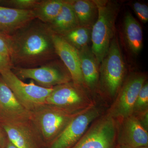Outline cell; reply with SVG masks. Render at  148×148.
<instances>
[{"mask_svg":"<svg viewBox=\"0 0 148 148\" xmlns=\"http://www.w3.org/2000/svg\"><path fill=\"white\" fill-rule=\"evenodd\" d=\"M145 82L146 77L143 75H134L127 80L114 104V115L124 119L132 115L138 94Z\"/></svg>","mask_w":148,"mask_h":148,"instance_id":"obj_10","label":"cell"},{"mask_svg":"<svg viewBox=\"0 0 148 148\" xmlns=\"http://www.w3.org/2000/svg\"><path fill=\"white\" fill-rule=\"evenodd\" d=\"M0 75L18 102L31 112L46 105L47 98L54 87H42L36 84L33 80L29 83L24 82L16 76L12 69L4 71Z\"/></svg>","mask_w":148,"mask_h":148,"instance_id":"obj_4","label":"cell"},{"mask_svg":"<svg viewBox=\"0 0 148 148\" xmlns=\"http://www.w3.org/2000/svg\"><path fill=\"white\" fill-rule=\"evenodd\" d=\"M47 25L53 34L60 36L79 27L70 0H65L62 9L58 16Z\"/></svg>","mask_w":148,"mask_h":148,"instance_id":"obj_16","label":"cell"},{"mask_svg":"<svg viewBox=\"0 0 148 148\" xmlns=\"http://www.w3.org/2000/svg\"><path fill=\"white\" fill-rule=\"evenodd\" d=\"M55 61L53 60L36 68L14 67L12 70L20 79H31L40 86L51 88L70 82L71 80V75Z\"/></svg>","mask_w":148,"mask_h":148,"instance_id":"obj_6","label":"cell"},{"mask_svg":"<svg viewBox=\"0 0 148 148\" xmlns=\"http://www.w3.org/2000/svg\"><path fill=\"white\" fill-rule=\"evenodd\" d=\"M53 40L56 53L69 71L73 83L80 86L84 82L81 70L79 51L60 35L53 34Z\"/></svg>","mask_w":148,"mask_h":148,"instance_id":"obj_12","label":"cell"},{"mask_svg":"<svg viewBox=\"0 0 148 148\" xmlns=\"http://www.w3.org/2000/svg\"><path fill=\"white\" fill-rule=\"evenodd\" d=\"M11 46V36L0 34V53L10 57Z\"/></svg>","mask_w":148,"mask_h":148,"instance_id":"obj_25","label":"cell"},{"mask_svg":"<svg viewBox=\"0 0 148 148\" xmlns=\"http://www.w3.org/2000/svg\"><path fill=\"white\" fill-rule=\"evenodd\" d=\"M80 87L70 82L56 86L47 98L46 105L73 111L94 106Z\"/></svg>","mask_w":148,"mask_h":148,"instance_id":"obj_8","label":"cell"},{"mask_svg":"<svg viewBox=\"0 0 148 148\" xmlns=\"http://www.w3.org/2000/svg\"><path fill=\"white\" fill-rule=\"evenodd\" d=\"M78 51L84 82L89 87H94L97 84L99 79V64L91 48L88 46Z\"/></svg>","mask_w":148,"mask_h":148,"instance_id":"obj_18","label":"cell"},{"mask_svg":"<svg viewBox=\"0 0 148 148\" xmlns=\"http://www.w3.org/2000/svg\"><path fill=\"white\" fill-rule=\"evenodd\" d=\"M8 140L17 148H37L36 132L29 122H3L0 123Z\"/></svg>","mask_w":148,"mask_h":148,"instance_id":"obj_13","label":"cell"},{"mask_svg":"<svg viewBox=\"0 0 148 148\" xmlns=\"http://www.w3.org/2000/svg\"><path fill=\"white\" fill-rule=\"evenodd\" d=\"M5 133L0 127V147L2 148L6 142L5 138Z\"/></svg>","mask_w":148,"mask_h":148,"instance_id":"obj_27","label":"cell"},{"mask_svg":"<svg viewBox=\"0 0 148 148\" xmlns=\"http://www.w3.org/2000/svg\"><path fill=\"white\" fill-rule=\"evenodd\" d=\"M120 48L117 37L115 36L108 53L100 64L101 82L112 96L115 95L119 90L125 74V64Z\"/></svg>","mask_w":148,"mask_h":148,"instance_id":"obj_5","label":"cell"},{"mask_svg":"<svg viewBox=\"0 0 148 148\" xmlns=\"http://www.w3.org/2000/svg\"><path fill=\"white\" fill-rule=\"evenodd\" d=\"M64 2L65 0H38L32 10L36 19L49 24L60 13Z\"/></svg>","mask_w":148,"mask_h":148,"instance_id":"obj_20","label":"cell"},{"mask_svg":"<svg viewBox=\"0 0 148 148\" xmlns=\"http://www.w3.org/2000/svg\"><path fill=\"white\" fill-rule=\"evenodd\" d=\"M89 109L73 111L45 105L32 112L31 123L37 135L52 143L73 119Z\"/></svg>","mask_w":148,"mask_h":148,"instance_id":"obj_3","label":"cell"},{"mask_svg":"<svg viewBox=\"0 0 148 148\" xmlns=\"http://www.w3.org/2000/svg\"><path fill=\"white\" fill-rule=\"evenodd\" d=\"M32 112L18 102L0 77V123L31 122Z\"/></svg>","mask_w":148,"mask_h":148,"instance_id":"obj_11","label":"cell"},{"mask_svg":"<svg viewBox=\"0 0 148 148\" xmlns=\"http://www.w3.org/2000/svg\"><path fill=\"white\" fill-rule=\"evenodd\" d=\"M119 143L125 148L148 147L147 131L136 117L131 115L125 119Z\"/></svg>","mask_w":148,"mask_h":148,"instance_id":"obj_14","label":"cell"},{"mask_svg":"<svg viewBox=\"0 0 148 148\" xmlns=\"http://www.w3.org/2000/svg\"><path fill=\"white\" fill-rule=\"evenodd\" d=\"M118 148H124L123 147H121V146H119V147H118Z\"/></svg>","mask_w":148,"mask_h":148,"instance_id":"obj_30","label":"cell"},{"mask_svg":"<svg viewBox=\"0 0 148 148\" xmlns=\"http://www.w3.org/2000/svg\"><path fill=\"white\" fill-rule=\"evenodd\" d=\"M91 28L78 27L61 36L78 50L87 46L91 39Z\"/></svg>","mask_w":148,"mask_h":148,"instance_id":"obj_21","label":"cell"},{"mask_svg":"<svg viewBox=\"0 0 148 148\" xmlns=\"http://www.w3.org/2000/svg\"><path fill=\"white\" fill-rule=\"evenodd\" d=\"M132 8L139 19L144 23L148 21V7L147 5L136 2L132 4Z\"/></svg>","mask_w":148,"mask_h":148,"instance_id":"obj_24","label":"cell"},{"mask_svg":"<svg viewBox=\"0 0 148 148\" xmlns=\"http://www.w3.org/2000/svg\"><path fill=\"white\" fill-rule=\"evenodd\" d=\"M53 33L37 19L11 36L10 58L13 67L34 68L55 60Z\"/></svg>","mask_w":148,"mask_h":148,"instance_id":"obj_1","label":"cell"},{"mask_svg":"<svg viewBox=\"0 0 148 148\" xmlns=\"http://www.w3.org/2000/svg\"><path fill=\"white\" fill-rule=\"evenodd\" d=\"M13 68L10 57L0 53V74L2 72Z\"/></svg>","mask_w":148,"mask_h":148,"instance_id":"obj_26","label":"cell"},{"mask_svg":"<svg viewBox=\"0 0 148 148\" xmlns=\"http://www.w3.org/2000/svg\"><path fill=\"white\" fill-rule=\"evenodd\" d=\"M148 104V84L145 82L141 88L135 102L134 111L143 110L147 107Z\"/></svg>","mask_w":148,"mask_h":148,"instance_id":"obj_23","label":"cell"},{"mask_svg":"<svg viewBox=\"0 0 148 148\" xmlns=\"http://www.w3.org/2000/svg\"><path fill=\"white\" fill-rule=\"evenodd\" d=\"M94 1L98 8V16L91 29V49L100 65L115 36L116 20L120 5L112 1Z\"/></svg>","mask_w":148,"mask_h":148,"instance_id":"obj_2","label":"cell"},{"mask_svg":"<svg viewBox=\"0 0 148 148\" xmlns=\"http://www.w3.org/2000/svg\"><path fill=\"white\" fill-rule=\"evenodd\" d=\"M2 148H17L15 147L14 145H13L8 140L6 141L5 144Z\"/></svg>","mask_w":148,"mask_h":148,"instance_id":"obj_28","label":"cell"},{"mask_svg":"<svg viewBox=\"0 0 148 148\" xmlns=\"http://www.w3.org/2000/svg\"><path fill=\"white\" fill-rule=\"evenodd\" d=\"M117 128L112 116L99 119L70 148H116Z\"/></svg>","mask_w":148,"mask_h":148,"instance_id":"obj_7","label":"cell"},{"mask_svg":"<svg viewBox=\"0 0 148 148\" xmlns=\"http://www.w3.org/2000/svg\"><path fill=\"white\" fill-rule=\"evenodd\" d=\"M38 0H0V5L19 10H32Z\"/></svg>","mask_w":148,"mask_h":148,"instance_id":"obj_22","label":"cell"},{"mask_svg":"<svg viewBox=\"0 0 148 148\" xmlns=\"http://www.w3.org/2000/svg\"><path fill=\"white\" fill-rule=\"evenodd\" d=\"M100 115L94 106L78 115L51 143L50 148H70L83 136L91 122Z\"/></svg>","mask_w":148,"mask_h":148,"instance_id":"obj_9","label":"cell"},{"mask_svg":"<svg viewBox=\"0 0 148 148\" xmlns=\"http://www.w3.org/2000/svg\"><path fill=\"white\" fill-rule=\"evenodd\" d=\"M80 27L92 29L98 16V8L94 1L70 0Z\"/></svg>","mask_w":148,"mask_h":148,"instance_id":"obj_19","label":"cell"},{"mask_svg":"<svg viewBox=\"0 0 148 148\" xmlns=\"http://www.w3.org/2000/svg\"><path fill=\"white\" fill-rule=\"evenodd\" d=\"M123 28L127 46L132 53L139 54L143 47V29L140 23L130 12L125 16Z\"/></svg>","mask_w":148,"mask_h":148,"instance_id":"obj_17","label":"cell"},{"mask_svg":"<svg viewBox=\"0 0 148 148\" xmlns=\"http://www.w3.org/2000/svg\"><path fill=\"white\" fill-rule=\"evenodd\" d=\"M35 19L32 10H19L0 5V34L12 36Z\"/></svg>","mask_w":148,"mask_h":148,"instance_id":"obj_15","label":"cell"},{"mask_svg":"<svg viewBox=\"0 0 148 148\" xmlns=\"http://www.w3.org/2000/svg\"><path fill=\"white\" fill-rule=\"evenodd\" d=\"M123 147L124 148H148V147H135V148H125V147Z\"/></svg>","mask_w":148,"mask_h":148,"instance_id":"obj_29","label":"cell"}]
</instances>
